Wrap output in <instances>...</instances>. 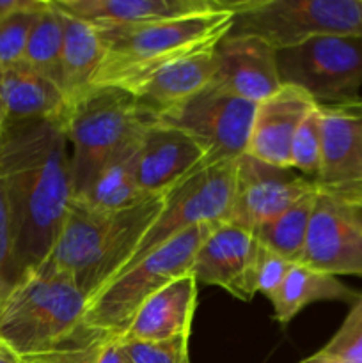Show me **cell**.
<instances>
[{
  "instance_id": "obj_20",
  "label": "cell",
  "mask_w": 362,
  "mask_h": 363,
  "mask_svg": "<svg viewBox=\"0 0 362 363\" xmlns=\"http://www.w3.org/2000/svg\"><path fill=\"white\" fill-rule=\"evenodd\" d=\"M215 48L162 67L151 77L131 85L128 92L138 99L153 119L156 112L185 101L215 80L219 69Z\"/></svg>"
},
{
  "instance_id": "obj_14",
  "label": "cell",
  "mask_w": 362,
  "mask_h": 363,
  "mask_svg": "<svg viewBox=\"0 0 362 363\" xmlns=\"http://www.w3.org/2000/svg\"><path fill=\"white\" fill-rule=\"evenodd\" d=\"M219 69L213 84L251 103L275 94L283 82L277 67V50L254 35L227 34L215 48Z\"/></svg>"
},
{
  "instance_id": "obj_21",
  "label": "cell",
  "mask_w": 362,
  "mask_h": 363,
  "mask_svg": "<svg viewBox=\"0 0 362 363\" xmlns=\"http://www.w3.org/2000/svg\"><path fill=\"white\" fill-rule=\"evenodd\" d=\"M0 99L9 124L34 119H60L67 106L62 89L25 60L0 66Z\"/></svg>"
},
{
  "instance_id": "obj_39",
  "label": "cell",
  "mask_w": 362,
  "mask_h": 363,
  "mask_svg": "<svg viewBox=\"0 0 362 363\" xmlns=\"http://www.w3.org/2000/svg\"><path fill=\"white\" fill-rule=\"evenodd\" d=\"M350 103L355 106V110H357V112L362 113V98L355 99V101H350ZM358 206H361V204H358Z\"/></svg>"
},
{
  "instance_id": "obj_3",
  "label": "cell",
  "mask_w": 362,
  "mask_h": 363,
  "mask_svg": "<svg viewBox=\"0 0 362 363\" xmlns=\"http://www.w3.org/2000/svg\"><path fill=\"white\" fill-rule=\"evenodd\" d=\"M233 27V11L220 0L212 13L141 25L98 30L102 60L92 87L131 85L151 77L169 64L215 48Z\"/></svg>"
},
{
  "instance_id": "obj_6",
  "label": "cell",
  "mask_w": 362,
  "mask_h": 363,
  "mask_svg": "<svg viewBox=\"0 0 362 363\" xmlns=\"http://www.w3.org/2000/svg\"><path fill=\"white\" fill-rule=\"evenodd\" d=\"M215 223L180 234L117 275L87 301L85 326L102 335L121 337L138 308L172 280L192 273L195 254Z\"/></svg>"
},
{
  "instance_id": "obj_5",
  "label": "cell",
  "mask_w": 362,
  "mask_h": 363,
  "mask_svg": "<svg viewBox=\"0 0 362 363\" xmlns=\"http://www.w3.org/2000/svg\"><path fill=\"white\" fill-rule=\"evenodd\" d=\"M60 123L71 145V186L78 199L105 167L137 147L151 116L124 89L92 87L67 103Z\"/></svg>"
},
{
  "instance_id": "obj_1",
  "label": "cell",
  "mask_w": 362,
  "mask_h": 363,
  "mask_svg": "<svg viewBox=\"0 0 362 363\" xmlns=\"http://www.w3.org/2000/svg\"><path fill=\"white\" fill-rule=\"evenodd\" d=\"M0 165L13 222L14 272L20 282L52 254L73 201L67 138L60 119L7 124L0 137Z\"/></svg>"
},
{
  "instance_id": "obj_11",
  "label": "cell",
  "mask_w": 362,
  "mask_h": 363,
  "mask_svg": "<svg viewBox=\"0 0 362 363\" xmlns=\"http://www.w3.org/2000/svg\"><path fill=\"white\" fill-rule=\"evenodd\" d=\"M316 188L314 181L295 169L270 165L243 155L236 162L229 222L252 233Z\"/></svg>"
},
{
  "instance_id": "obj_24",
  "label": "cell",
  "mask_w": 362,
  "mask_h": 363,
  "mask_svg": "<svg viewBox=\"0 0 362 363\" xmlns=\"http://www.w3.org/2000/svg\"><path fill=\"white\" fill-rule=\"evenodd\" d=\"M137 152L138 145L105 167L85 194L73 201L99 211H121L151 197L138 186Z\"/></svg>"
},
{
  "instance_id": "obj_4",
  "label": "cell",
  "mask_w": 362,
  "mask_h": 363,
  "mask_svg": "<svg viewBox=\"0 0 362 363\" xmlns=\"http://www.w3.org/2000/svg\"><path fill=\"white\" fill-rule=\"evenodd\" d=\"M85 311L87 298L73 280L39 268L0 301V340L20 358L89 342L102 333L85 326Z\"/></svg>"
},
{
  "instance_id": "obj_18",
  "label": "cell",
  "mask_w": 362,
  "mask_h": 363,
  "mask_svg": "<svg viewBox=\"0 0 362 363\" xmlns=\"http://www.w3.org/2000/svg\"><path fill=\"white\" fill-rule=\"evenodd\" d=\"M66 16L103 28L141 27L194 14L212 13L220 0H53Z\"/></svg>"
},
{
  "instance_id": "obj_8",
  "label": "cell",
  "mask_w": 362,
  "mask_h": 363,
  "mask_svg": "<svg viewBox=\"0 0 362 363\" xmlns=\"http://www.w3.org/2000/svg\"><path fill=\"white\" fill-rule=\"evenodd\" d=\"M256 103L209 84L177 105L153 116L156 123L183 131L204 152L202 165L236 162L247 155Z\"/></svg>"
},
{
  "instance_id": "obj_41",
  "label": "cell",
  "mask_w": 362,
  "mask_h": 363,
  "mask_svg": "<svg viewBox=\"0 0 362 363\" xmlns=\"http://www.w3.org/2000/svg\"><path fill=\"white\" fill-rule=\"evenodd\" d=\"M0 344H2V340H0Z\"/></svg>"
},
{
  "instance_id": "obj_15",
  "label": "cell",
  "mask_w": 362,
  "mask_h": 363,
  "mask_svg": "<svg viewBox=\"0 0 362 363\" xmlns=\"http://www.w3.org/2000/svg\"><path fill=\"white\" fill-rule=\"evenodd\" d=\"M202 162L204 152L190 137L151 119L138 142V186L146 195H165L202 169Z\"/></svg>"
},
{
  "instance_id": "obj_17",
  "label": "cell",
  "mask_w": 362,
  "mask_h": 363,
  "mask_svg": "<svg viewBox=\"0 0 362 363\" xmlns=\"http://www.w3.org/2000/svg\"><path fill=\"white\" fill-rule=\"evenodd\" d=\"M318 103L295 85H283L256 105L247 155L275 167L291 169V142L302 121Z\"/></svg>"
},
{
  "instance_id": "obj_36",
  "label": "cell",
  "mask_w": 362,
  "mask_h": 363,
  "mask_svg": "<svg viewBox=\"0 0 362 363\" xmlns=\"http://www.w3.org/2000/svg\"><path fill=\"white\" fill-rule=\"evenodd\" d=\"M298 363H344V362L339 360L337 357H332V354L325 353L323 350H319L318 353L311 354V357L304 358V360L298 362Z\"/></svg>"
},
{
  "instance_id": "obj_32",
  "label": "cell",
  "mask_w": 362,
  "mask_h": 363,
  "mask_svg": "<svg viewBox=\"0 0 362 363\" xmlns=\"http://www.w3.org/2000/svg\"><path fill=\"white\" fill-rule=\"evenodd\" d=\"M188 339L190 337H180L162 344L123 342L131 363H190Z\"/></svg>"
},
{
  "instance_id": "obj_35",
  "label": "cell",
  "mask_w": 362,
  "mask_h": 363,
  "mask_svg": "<svg viewBox=\"0 0 362 363\" xmlns=\"http://www.w3.org/2000/svg\"><path fill=\"white\" fill-rule=\"evenodd\" d=\"M41 4V0H0V21L7 20L13 14L21 11L34 9Z\"/></svg>"
},
{
  "instance_id": "obj_26",
  "label": "cell",
  "mask_w": 362,
  "mask_h": 363,
  "mask_svg": "<svg viewBox=\"0 0 362 363\" xmlns=\"http://www.w3.org/2000/svg\"><path fill=\"white\" fill-rule=\"evenodd\" d=\"M64 23L66 16L55 7L53 0H48L45 9L39 13L23 60L41 74L48 77L60 87V55H62Z\"/></svg>"
},
{
  "instance_id": "obj_28",
  "label": "cell",
  "mask_w": 362,
  "mask_h": 363,
  "mask_svg": "<svg viewBox=\"0 0 362 363\" xmlns=\"http://www.w3.org/2000/svg\"><path fill=\"white\" fill-rule=\"evenodd\" d=\"M293 264L297 262L287 261L283 255L275 254L256 240L251 272H248V289H251L252 298L256 294H263L272 301Z\"/></svg>"
},
{
  "instance_id": "obj_19",
  "label": "cell",
  "mask_w": 362,
  "mask_h": 363,
  "mask_svg": "<svg viewBox=\"0 0 362 363\" xmlns=\"http://www.w3.org/2000/svg\"><path fill=\"white\" fill-rule=\"evenodd\" d=\"M197 289L199 284L192 273L172 280L138 308L121 339L124 342L162 344L190 337Z\"/></svg>"
},
{
  "instance_id": "obj_34",
  "label": "cell",
  "mask_w": 362,
  "mask_h": 363,
  "mask_svg": "<svg viewBox=\"0 0 362 363\" xmlns=\"http://www.w3.org/2000/svg\"><path fill=\"white\" fill-rule=\"evenodd\" d=\"M96 363H131L123 339L116 335L103 337Z\"/></svg>"
},
{
  "instance_id": "obj_13",
  "label": "cell",
  "mask_w": 362,
  "mask_h": 363,
  "mask_svg": "<svg viewBox=\"0 0 362 363\" xmlns=\"http://www.w3.org/2000/svg\"><path fill=\"white\" fill-rule=\"evenodd\" d=\"M322 165L314 184L351 206L362 204V113L351 103L319 105Z\"/></svg>"
},
{
  "instance_id": "obj_22",
  "label": "cell",
  "mask_w": 362,
  "mask_h": 363,
  "mask_svg": "<svg viewBox=\"0 0 362 363\" xmlns=\"http://www.w3.org/2000/svg\"><path fill=\"white\" fill-rule=\"evenodd\" d=\"M358 296H361V293L344 286L337 277L316 272L309 266L297 262V264L291 266L279 293L270 303L273 307L275 321L279 325H287L307 305L316 303V301L355 303Z\"/></svg>"
},
{
  "instance_id": "obj_10",
  "label": "cell",
  "mask_w": 362,
  "mask_h": 363,
  "mask_svg": "<svg viewBox=\"0 0 362 363\" xmlns=\"http://www.w3.org/2000/svg\"><path fill=\"white\" fill-rule=\"evenodd\" d=\"M236 162L202 167L180 184L170 188L165 194L158 218L155 220L123 272L194 227L229 220Z\"/></svg>"
},
{
  "instance_id": "obj_25",
  "label": "cell",
  "mask_w": 362,
  "mask_h": 363,
  "mask_svg": "<svg viewBox=\"0 0 362 363\" xmlns=\"http://www.w3.org/2000/svg\"><path fill=\"white\" fill-rule=\"evenodd\" d=\"M316 195H318V188L298 199L279 216L252 230L256 240L275 254L283 255L287 261H300L305 238H307L309 222H311L312 209H314Z\"/></svg>"
},
{
  "instance_id": "obj_12",
  "label": "cell",
  "mask_w": 362,
  "mask_h": 363,
  "mask_svg": "<svg viewBox=\"0 0 362 363\" xmlns=\"http://www.w3.org/2000/svg\"><path fill=\"white\" fill-rule=\"evenodd\" d=\"M298 262L332 277H362V223L353 206L318 190Z\"/></svg>"
},
{
  "instance_id": "obj_31",
  "label": "cell",
  "mask_w": 362,
  "mask_h": 363,
  "mask_svg": "<svg viewBox=\"0 0 362 363\" xmlns=\"http://www.w3.org/2000/svg\"><path fill=\"white\" fill-rule=\"evenodd\" d=\"M16 282L13 261V222H11L6 179L0 165V301L16 286Z\"/></svg>"
},
{
  "instance_id": "obj_29",
  "label": "cell",
  "mask_w": 362,
  "mask_h": 363,
  "mask_svg": "<svg viewBox=\"0 0 362 363\" xmlns=\"http://www.w3.org/2000/svg\"><path fill=\"white\" fill-rule=\"evenodd\" d=\"M48 0H41L38 7L13 14L7 20L0 21V66L23 60L25 48L31 38L32 27L39 13L46 7Z\"/></svg>"
},
{
  "instance_id": "obj_9",
  "label": "cell",
  "mask_w": 362,
  "mask_h": 363,
  "mask_svg": "<svg viewBox=\"0 0 362 363\" xmlns=\"http://www.w3.org/2000/svg\"><path fill=\"white\" fill-rule=\"evenodd\" d=\"M283 85H295L318 105L358 99L362 87V38L323 35L277 52Z\"/></svg>"
},
{
  "instance_id": "obj_37",
  "label": "cell",
  "mask_w": 362,
  "mask_h": 363,
  "mask_svg": "<svg viewBox=\"0 0 362 363\" xmlns=\"http://www.w3.org/2000/svg\"><path fill=\"white\" fill-rule=\"evenodd\" d=\"M0 363H23L21 358L14 353L11 347H7L6 344H0Z\"/></svg>"
},
{
  "instance_id": "obj_33",
  "label": "cell",
  "mask_w": 362,
  "mask_h": 363,
  "mask_svg": "<svg viewBox=\"0 0 362 363\" xmlns=\"http://www.w3.org/2000/svg\"><path fill=\"white\" fill-rule=\"evenodd\" d=\"M105 335H99L89 342L78 344V346L66 347V350L55 351V353L41 354V357L21 358L25 363H96L99 346Z\"/></svg>"
},
{
  "instance_id": "obj_40",
  "label": "cell",
  "mask_w": 362,
  "mask_h": 363,
  "mask_svg": "<svg viewBox=\"0 0 362 363\" xmlns=\"http://www.w3.org/2000/svg\"><path fill=\"white\" fill-rule=\"evenodd\" d=\"M353 208H355V213H357L358 220H361V223H362V204L361 206H353Z\"/></svg>"
},
{
  "instance_id": "obj_16",
  "label": "cell",
  "mask_w": 362,
  "mask_h": 363,
  "mask_svg": "<svg viewBox=\"0 0 362 363\" xmlns=\"http://www.w3.org/2000/svg\"><path fill=\"white\" fill-rule=\"evenodd\" d=\"M254 248L251 230L229 220L215 223L195 254L192 275L197 284L220 287L241 301L254 300L248 289Z\"/></svg>"
},
{
  "instance_id": "obj_38",
  "label": "cell",
  "mask_w": 362,
  "mask_h": 363,
  "mask_svg": "<svg viewBox=\"0 0 362 363\" xmlns=\"http://www.w3.org/2000/svg\"><path fill=\"white\" fill-rule=\"evenodd\" d=\"M7 124H9V121H7L6 108H4V103H2V99H0V137H2L4 131H6Z\"/></svg>"
},
{
  "instance_id": "obj_42",
  "label": "cell",
  "mask_w": 362,
  "mask_h": 363,
  "mask_svg": "<svg viewBox=\"0 0 362 363\" xmlns=\"http://www.w3.org/2000/svg\"><path fill=\"white\" fill-rule=\"evenodd\" d=\"M21 362H23V360H21ZM23 363H25V362H23Z\"/></svg>"
},
{
  "instance_id": "obj_27",
  "label": "cell",
  "mask_w": 362,
  "mask_h": 363,
  "mask_svg": "<svg viewBox=\"0 0 362 363\" xmlns=\"http://www.w3.org/2000/svg\"><path fill=\"white\" fill-rule=\"evenodd\" d=\"M291 169L316 181L322 165V112L319 105L305 116L295 133L290 151Z\"/></svg>"
},
{
  "instance_id": "obj_30",
  "label": "cell",
  "mask_w": 362,
  "mask_h": 363,
  "mask_svg": "<svg viewBox=\"0 0 362 363\" xmlns=\"http://www.w3.org/2000/svg\"><path fill=\"white\" fill-rule=\"evenodd\" d=\"M323 351L344 363H362V294Z\"/></svg>"
},
{
  "instance_id": "obj_23",
  "label": "cell",
  "mask_w": 362,
  "mask_h": 363,
  "mask_svg": "<svg viewBox=\"0 0 362 363\" xmlns=\"http://www.w3.org/2000/svg\"><path fill=\"white\" fill-rule=\"evenodd\" d=\"M99 60L102 41L98 30L85 21L66 16L60 55V89L67 103L91 89Z\"/></svg>"
},
{
  "instance_id": "obj_7",
  "label": "cell",
  "mask_w": 362,
  "mask_h": 363,
  "mask_svg": "<svg viewBox=\"0 0 362 363\" xmlns=\"http://www.w3.org/2000/svg\"><path fill=\"white\" fill-rule=\"evenodd\" d=\"M226 2V0H224ZM229 35H254L272 48L314 38H362V0H233Z\"/></svg>"
},
{
  "instance_id": "obj_2",
  "label": "cell",
  "mask_w": 362,
  "mask_h": 363,
  "mask_svg": "<svg viewBox=\"0 0 362 363\" xmlns=\"http://www.w3.org/2000/svg\"><path fill=\"white\" fill-rule=\"evenodd\" d=\"M163 201L165 195H151L121 211H99L71 201L59 240L39 268L66 275L89 301L130 262Z\"/></svg>"
}]
</instances>
